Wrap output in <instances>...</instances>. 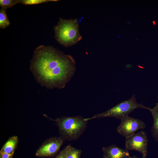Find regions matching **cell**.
I'll return each mask as SVG.
<instances>
[{"label":"cell","instance_id":"cell-19","mask_svg":"<svg viewBox=\"0 0 158 158\" xmlns=\"http://www.w3.org/2000/svg\"></svg>","mask_w":158,"mask_h":158},{"label":"cell","instance_id":"cell-6","mask_svg":"<svg viewBox=\"0 0 158 158\" xmlns=\"http://www.w3.org/2000/svg\"><path fill=\"white\" fill-rule=\"evenodd\" d=\"M120 120V123L116 128V131L126 138L135 134L137 131L145 128L146 125L144 122L128 116Z\"/></svg>","mask_w":158,"mask_h":158},{"label":"cell","instance_id":"cell-10","mask_svg":"<svg viewBox=\"0 0 158 158\" xmlns=\"http://www.w3.org/2000/svg\"><path fill=\"white\" fill-rule=\"evenodd\" d=\"M18 141L17 136H13L11 137L3 145L0 152L13 154Z\"/></svg>","mask_w":158,"mask_h":158},{"label":"cell","instance_id":"cell-15","mask_svg":"<svg viewBox=\"0 0 158 158\" xmlns=\"http://www.w3.org/2000/svg\"><path fill=\"white\" fill-rule=\"evenodd\" d=\"M54 158H67V147L66 146Z\"/></svg>","mask_w":158,"mask_h":158},{"label":"cell","instance_id":"cell-3","mask_svg":"<svg viewBox=\"0 0 158 158\" xmlns=\"http://www.w3.org/2000/svg\"><path fill=\"white\" fill-rule=\"evenodd\" d=\"M80 116L62 117L55 120L63 139L69 141L78 139L85 130L87 121Z\"/></svg>","mask_w":158,"mask_h":158},{"label":"cell","instance_id":"cell-4","mask_svg":"<svg viewBox=\"0 0 158 158\" xmlns=\"http://www.w3.org/2000/svg\"><path fill=\"white\" fill-rule=\"evenodd\" d=\"M146 107L142 104L137 103L135 95H133L129 99L119 103L109 110L96 114L91 117L85 118L84 120L88 121L94 118L108 117L121 120L124 117L128 116L129 114L135 109L139 108L146 109Z\"/></svg>","mask_w":158,"mask_h":158},{"label":"cell","instance_id":"cell-5","mask_svg":"<svg viewBox=\"0 0 158 158\" xmlns=\"http://www.w3.org/2000/svg\"><path fill=\"white\" fill-rule=\"evenodd\" d=\"M148 139L145 132L143 130L135 133L126 139L125 149L135 150L140 153L143 157H146L148 154Z\"/></svg>","mask_w":158,"mask_h":158},{"label":"cell","instance_id":"cell-18","mask_svg":"<svg viewBox=\"0 0 158 158\" xmlns=\"http://www.w3.org/2000/svg\"><path fill=\"white\" fill-rule=\"evenodd\" d=\"M153 23H154V24H155V21H154V22L153 21Z\"/></svg>","mask_w":158,"mask_h":158},{"label":"cell","instance_id":"cell-8","mask_svg":"<svg viewBox=\"0 0 158 158\" xmlns=\"http://www.w3.org/2000/svg\"><path fill=\"white\" fill-rule=\"evenodd\" d=\"M104 158H130L129 151L112 145L102 148Z\"/></svg>","mask_w":158,"mask_h":158},{"label":"cell","instance_id":"cell-14","mask_svg":"<svg viewBox=\"0 0 158 158\" xmlns=\"http://www.w3.org/2000/svg\"><path fill=\"white\" fill-rule=\"evenodd\" d=\"M57 1L56 0H22V4L25 5H31Z\"/></svg>","mask_w":158,"mask_h":158},{"label":"cell","instance_id":"cell-11","mask_svg":"<svg viewBox=\"0 0 158 158\" xmlns=\"http://www.w3.org/2000/svg\"><path fill=\"white\" fill-rule=\"evenodd\" d=\"M10 24L6 13V9L1 8L0 10V28L5 29Z\"/></svg>","mask_w":158,"mask_h":158},{"label":"cell","instance_id":"cell-1","mask_svg":"<svg viewBox=\"0 0 158 158\" xmlns=\"http://www.w3.org/2000/svg\"><path fill=\"white\" fill-rule=\"evenodd\" d=\"M30 70L37 82L49 89L64 88L76 71L71 55L51 46L41 45L35 50Z\"/></svg>","mask_w":158,"mask_h":158},{"label":"cell","instance_id":"cell-2","mask_svg":"<svg viewBox=\"0 0 158 158\" xmlns=\"http://www.w3.org/2000/svg\"><path fill=\"white\" fill-rule=\"evenodd\" d=\"M55 38L58 42L66 47L77 44L82 39L77 19H65L59 18L54 27Z\"/></svg>","mask_w":158,"mask_h":158},{"label":"cell","instance_id":"cell-16","mask_svg":"<svg viewBox=\"0 0 158 158\" xmlns=\"http://www.w3.org/2000/svg\"><path fill=\"white\" fill-rule=\"evenodd\" d=\"M13 154L0 152V158H13Z\"/></svg>","mask_w":158,"mask_h":158},{"label":"cell","instance_id":"cell-7","mask_svg":"<svg viewBox=\"0 0 158 158\" xmlns=\"http://www.w3.org/2000/svg\"><path fill=\"white\" fill-rule=\"evenodd\" d=\"M61 137H54L46 140L36 152V156L39 157L53 156L59 150L63 143Z\"/></svg>","mask_w":158,"mask_h":158},{"label":"cell","instance_id":"cell-13","mask_svg":"<svg viewBox=\"0 0 158 158\" xmlns=\"http://www.w3.org/2000/svg\"><path fill=\"white\" fill-rule=\"evenodd\" d=\"M22 0H0L1 8L6 9L14 6L17 4L22 3Z\"/></svg>","mask_w":158,"mask_h":158},{"label":"cell","instance_id":"cell-17","mask_svg":"<svg viewBox=\"0 0 158 158\" xmlns=\"http://www.w3.org/2000/svg\"><path fill=\"white\" fill-rule=\"evenodd\" d=\"M130 158H147L146 157H137L136 155H133L132 156H130Z\"/></svg>","mask_w":158,"mask_h":158},{"label":"cell","instance_id":"cell-9","mask_svg":"<svg viewBox=\"0 0 158 158\" xmlns=\"http://www.w3.org/2000/svg\"><path fill=\"white\" fill-rule=\"evenodd\" d=\"M146 109L150 111L152 116L153 123L151 133L152 136L158 142V103H157L153 108L147 107Z\"/></svg>","mask_w":158,"mask_h":158},{"label":"cell","instance_id":"cell-12","mask_svg":"<svg viewBox=\"0 0 158 158\" xmlns=\"http://www.w3.org/2000/svg\"><path fill=\"white\" fill-rule=\"evenodd\" d=\"M67 147V158H80L82 153L80 149H78L69 145Z\"/></svg>","mask_w":158,"mask_h":158}]
</instances>
